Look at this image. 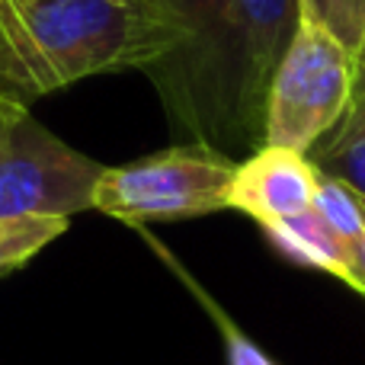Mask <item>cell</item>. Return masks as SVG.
I'll list each match as a JSON object with an SVG mask.
<instances>
[{
  "label": "cell",
  "instance_id": "obj_1",
  "mask_svg": "<svg viewBox=\"0 0 365 365\" xmlns=\"http://www.w3.org/2000/svg\"><path fill=\"white\" fill-rule=\"evenodd\" d=\"M298 26V0H225L205 36L148 71L173 132L212 148L263 145L269 83Z\"/></svg>",
  "mask_w": 365,
  "mask_h": 365
},
{
  "label": "cell",
  "instance_id": "obj_2",
  "mask_svg": "<svg viewBox=\"0 0 365 365\" xmlns=\"http://www.w3.org/2000/svg\"><path fill=\"white\" fill-rule=\"evenodd\" d=\"M55 90L106 71H151L180 38L141 0H16Z\"/></svg>",
  "mask_w": 365,
  "mask_h": 365
},
{
  "label": "cell",
  "instance_id": "obj_3",
  "mask_svg": "<svg viewBox=\"0 0 365 365\" xmlns=\"http://www.w3.org/2000/svg\"><path fill=\"white\" fill-rule=\"evenodd\" d=\"M106 167L51 135L29 106L0 96V225L93 208Z\"/></svg>",
  "mask_w": 365,
  "mask_h": 365
},
{
  "label": "cell",
  "instance_id": "obj_4",
  "mask_svg": "<svg viewBox=\"0 0 365 365\" xmlns=\"http://www.w3.org/2000/svg\"><path fill=\"white\" fill-rule=\"evenodd\" d=\"M234 164L202 141L173 145L122 167H106L93 189V208L125 225L199 218L227 208Z\"/></svg>",
  "mask_w": 365,
  "mask_h": 365
},
{
  "label": "cell",
  "instance_id": "obj_5",
  "mask_svg": "<svg viewBox=\"0 0 365 365\" xmlns=\"http://www.w3.org/2000/svg\"><path fill=\"white\" fill-rule=\"evenodd\" d=\"M356 55L334 36L302 23L266 96L263 145L308 154L349 109Z\"/></svg>",
  "mask_w": 365,
  "mask_h": 365
},
{
  "label": "cell",
  "instance_id": "obj_6",
  "mask_svg": "<svg viewBox=\"0 0 365 365\" xmlns=\"http://www.w3.org/2000/svg\"><path fill=\"white\" fill-rule=\"evenodd\" d=\"M321 170L308 154L292 148L259 145L244 164H237L227 192V208L244 212L259 227L295 218L314 205Z\"/></svg>",
  "mask_w": 365,
  "mask_h": 365
},
{
  "label": "cell",
  "instance_id": "obj_7",
  "mask_svg": "<svg viewBox=\"0 0 365 365\" xmlns=\"http://www.w3.org/2000/svg\"><path fill=\"white\" fill-rule=\"evenodd\" d=\"M263 234L292 263L308 266V269H321V272H327V276L346 282L349 289L356 292V285H359V276H356V253L330 231L327 221H324L314 208L295 215V218L266 225Z\"/></svg>",
  "mask_w": 365,
  "mask_h": 365
},
{
  "label": "cell",
  "instance_id": "obj_8",
  "mask_svg": "<svg viewBox=\"0 0 365 365\" xmlns=\"http://www.w3.org/2000/svg\"><path fill=\"white\" fill-rule=\"evenodd\" d=\"M51 90V74L32 45L16 0H0V96L29 106V100Z\"/></svg>",
  "mask_w": 365,
  "mask_h": 365
},
{
  "label": "cell",
  "instance_id": "obj_9",
  "mask_svg": "<svg viewBox=\"0 0 365 365\" xmlns=\"http://www.w3.org/2000/svg\"><path fill=\"white\" fill-rule=\"evenodd\" d=\"M308 158L324 177L340 180L365 199V100L353 93L343 119L311 148Z\"/></svg>",
  "mask_w": 365,
  "mask_h": 365
},
{
  "label": "cell",
  "instance_id": "obj_10",
  "mask_svg": "<svg viewBox=\"0 0 365 365\" xmlns=\"http://www.w3.org/2000/svg\"><path fill=\"white\" fill-rule=\"evenodd\" d=\"M314 208L327 227L359 257V247L365 240V202L362 195H356L349 186H343L340 180L324 177L317 182V195H314Z\"/></svg>",
  "mask_w": 365,
  "mask_h": 365
},
{
  "label": "cell",
  "instance_id": "obj_11",
  "mask_svg": "<svg viewBox=\"0 0 365 365\" xmlns=\"http://www.w3.org/2000/svg\"><path fill=\"white\" fill-rule=\"evenodd\" d=\"M68 231V218H23L0 225V276L29 263L42 247Z\"/></svg>",
  "mask_w": 365,
  "mask_h": 365
},
{
  "label": "cell",
  "instance_id": "obj_12",
  "mask_svg": "<svg viewBox=\"0 0 365 365\" xmlns=\"http://www.w3.org/2000/svg\"><path fill=\"white\" fill-rule=\"evenodd\" d=\"M302 23H311L359 55L365 42V0H298Z\"/></svg>",
  "mask_w": 365,
  "mask_h": 365
},
{
  "label": "cell",
  "instance_id": "obj_13",
  "mask_svg": "<svg viewBox=\"0 0 365 365\" xmlns=\"http://www.w3.org/2000/svg\"><path fill=\"white\" fill-rule=\"evenodd\" d=\"M141 6H145L154 19H160L182 45H189V42H195V38H202L218 23L221 10H225V0H141ZM177 51H173V55H177Z\"/></svg>",
  "mask_w": 365,
  "mask_h": 365
},
{
  "label": "cell",
  "instance_id": "obj_14",
  "mask_svg": "<svg viewBox=\"0 0 365 365\" xmlns=\"http://www.w3.org/2000/svg\"><path fill=\"white\" fill-rule=\"evenodd\" d=\"M205 302V308L215 314V324H218L221 336H225V349H227V365H276L269 359V356L263 353V349L257 346V343L250 340V336L244 334V330L237 327V324L231 321V317L225 314V311L218 308V304L212 302V298H202Z\"/></svg>",
  "mask_w": 365,
  "mask_h": 365
},
{
  "label": "cell",
  "instance_id": "obj_15",
  "mask_svg": "<svg viewBox=\"0 0 365 365\" xmlns=\"http://www.w3.org/2000/svg\"><path fill=\"white\" fill-rule=\"evenodd\" d=\"M356 276H359V285H356V292L365 295V240H362V247H359V257H356Z\"/></svg>",
  "mask_w": 365,
  "mask_h": 365
},
{
  "label": "cell",
  "instance_id": "obj_16",
  "mask_svg": "<svg viewBox=\"0 0 365 365\" xmlns=\"http://www.w3.org/2000/svg\"><path fill=\"white\" fill-rule=\"evenodd\" d=\"M359 100H365V61L356 64V90H353Z\"/></svg>",
  "mask_w": 365,
  "mask_h": 365
},
{
  "label": "cell",
  "instance_id": "obj_17",
  "mask_svg": "<svg viewBox=\"0 0 365 365\" xmlns=\"http://www.w3.org/2000/svg\"><path fill=\"white\" fill-rule=\"evenodd\" d=\"M365 61V42H362V48H359V55H356V64H362Z\"/></svg>",
  "mask_w": 365,
  "mask_h": 365
}]
</instances>
